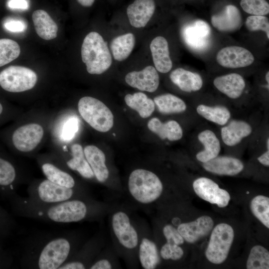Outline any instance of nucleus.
<instances>
[{"instance_id":"13","label":"nucleus","mask_w":269,"mask_h":269,"mask_svg":"<svg viewBox=\"0 0 269 269\" xmlns=\"http://www.w3.org/2000/svg\"><path fill=\"white\" fill-rule=\"evenodd\" d=\"M21 183L20 172L16 164L0 152V194L9 199L16 193Z\"/></svg>"},{"instance_id":"26","label":"nucleus","mask_w":269,"mask_h":269,"mask_svg":"<svg viewBox=\"0 0 269 269\" xmlns=\"http://www.w3.org/2000/svg\"><path fill=\"white\" fill-rule=\"evenodd\" d=\"M252 126L242 120H234L224 125L221 130V136L223 142L227 146H233L252 133Z\"/></svg>"},{"instance_id":"52","label":"nucleus","mask_w":269,"mask_h":269,"mask_svg":"<svg viewBox=\"0 0 269 269\" xmlns=\"http://www.w3.org/2000/svg\"><path fill=\"white\" fill-rule=\"evenodd\" d=\"M265 78H266V82L268 83V85L269 86V71H268V72L266 73Z\"/></svg>"},{"instance_id":"12","label":"nucleus","mask_w":269,"mask_h":269,"mask_svg":"<svg viewBox=\"0 0 269 269\" xmlns=\"http://www.w3.org/2000/svg\"><path fill=\"white\" fill-rule=\"evenodd\" d=\"M105 245L103 235L98 233L84 242L75 254L59 269H88Z\"/></svg>"},{"instance_id":"23","label":"nucleus","mask_w":269,"mask_h":269,"mask_svg":"<svg viewBox=\"0 0 269 269\" xmlns=\"http://www.w3.org/2000/svg\"><path fill=\"white\" fill-rule=\"evenodd\" d=\"M212 25L221 32H232L239 29L242 18L238 8L233 5H226L219 13L212 16Z\"/></svg>"},{"instance_id":"44","label":"nucleus","mask_w":269,"mask_h":269,"mask_svg":"<svg viewBox=\"0 0 269 269\" xmlns=\"http://www.w3.org/2000/svg\"><path fill=\"white\" fill-rule=\"evenodd\" d=\"M162 233L165 239V243L181 246L184 242L183 238L176 228L170 223L166 224L162 227Z\"/></svg>"},{"instance_id":"11","label":"nucleus","mask_w":269,"mask_h":269,"mask_svg":"<svg viewBox=\"0 0 269 269\" xmlns=\"http://www.w3.org/2000/svg\"><path fill=\"white\" fill-rule=\"evenodd\" d=\"M136 223L139 232L138 264L144 269H156L161 260L158 247L150 234L146 223L142 220H137Z\"/></svg>"},{"instance_id":"40","label":"nucleus","mask_w":269,"mask_h":269,"mask_svg":"<svg viewBox=\"0 0 269 269\" xmlns=\"http://www.w3.org/2000/svg\"><path fill=\"white\" fill-rule=\"evenodd\" d=\"M240 5L247 13L254 15H265L269 12V4L266 0H241Z\"/></svg>"},{"instance_id":"3","label":"nucleus","mask_w":269,"mask_h":269,"mask_svg":"<svg viewBox=\"0 0 269 269\" xmlns=\"http://www.w3.org/2000/svg\"><path fill=\"white\" fill-rule=\"evenodd\" d=\"M109 213L113 248L128 267L136 268L139 264L137 258L139 232L136 221L123 207H112Z\"/></svg>"},{"instance_id":"41","label":"nucleus","mask_w":269,"mask_h":269,"mask_svg":"<svg viewBox=\"0 0 269 269\" xmlns=\"http://www.w3.org/2000/svg\"><path fill=\"white\" fill-rule=\"evenodd\" d=\"M16 225L12 217L0 205V241L8 237L13 231Z\"/></svg>"},{"instance_id":"30","label":"nucleus","mask_w":269,"mask_h":269,"mask_svg":"<svg viewBox=\"0 0 269 269\" xmlns=\"http://www.w3.org/2000/svg\"><path fill=\"white\" fill-rule=\"evenodd\" d=\"M198 139L204 147V149L196 155V158L199 161L204 163L218 156L221 150V144L212 131H202L198 134Z\"/></svg>"},{"instance_id":"15","label":"nucleus","mask_w":269,"mask_h":269,"mask_svg":"<svg viewBox=\"0 0 269 269\" xmlns=\"http://www.w3.org/2000/svg\"><path fill=\"white\" fill-rule=\"evenodd\" d=\"M211 33L210 26L202 20L189 23L182 30V35L186 44L196 50H203L208 47Z\"/></svg>"},{"instance_id":"29","label":"nucleus","mask_w":269,"mask_h":269,"mask_svg":"<svg viewBox=\"0 0 269 269\" xmlns=\"http://www.w3.org/2000/svg\"><path fill=\"white\" fill-rule=\"evenodd\" d=\"M148 129L161 139L170 141L180 140L183 136V130L179 124L174 120L162 123L157 118L150 119L147 123Z\"/></svg>"},{"instance_id":"53","label":"nucleus","mask_w":269,"mask_h":269,"mask_svg":"<svg viewBox=\"0 0 269 269\" xmlns=\"http://www.w3.org/2000/svg\"><path fill=\"white\" fill-rule=\"evenodd\" d=\"M267 148L268 150H269V138L268 137L266 141Z\"/></svg>"},{"instance_id":"31","label":"nucleus","mask_w":269,"mask_h":269,"mask_svg":"<svg viewBox=\"0 0 269 269\" xmlns=\"http://www.w3.org/2000/svg\"><path fill=\"white\" fill-rule=\"evenodd\" d=\"M32 19L36 33L44 40H51L57 37L58 26L48 13L42 9L34 11Z\"/></svg>"},{"instance_id":"4","label":"nucleus","mask_w":269,"mask_h":269,"mask_svg":"<svg viewBox=\"0 0 269 269\" xmlns=\"http://www.w3.org/2000/svg\"><path fill=\"white\" fill-rule=\"evenodd\" d=\"M163 190V184L157 174L148 169L137 168L130 174L126 191L135 203L147 206L160 198Z\"/></svg>"},{"instance_id":"28","label":"nucleus","mask_w":269,"mask_h":269,"mask_svg":"<svg viewBox=\"0 0 269 269\" xmlns=\"http://www.w3.org/2000/svg\"><path fill=\"white\" fill-rule=\"evenodd\" d=\"M65 163L68 168L77 172L83 178L90 180L95 179L80 144L75 143L71 146V156L65 160Z\"/></svg>"},{"instance_id":"17","label":"nucleus","mask_w":269,"mask_h":269,"mask_svg":"<svg viewBox=\"0 0 269 269\" xmlns=\"http://www.w3.org/2000/svg\"><path fill=\"white\" fill-rule=\"evenodd\" d=\"M254 60V56L249 50L238 46L224 47L216 56L218 64L228 68L245 67L251 65Z\"/></svg>"},{"instance_id":"1","label":"nucleus","mask_w":269,"mask_h":269,"mask_svg":"<svg viewBox=\"0 0 269 269\" xmlns=\"http://www.w3.org/2000/svg\"><path fill=\"white\" fill-rule=\"evenodd\" d=\"M8 200L13 212L18 216L60 224L99 220L112 208L92 197L40 204L16 193Z\"/></svg>"},{"instance_id":"45","label":"nucleus","mask_w":269,"mask_h":269,"mask_svg":"<svg viewBox=\"0 0 269 269\" xmlns=\"http://www.w3.org/2000/svg\"><path fill=\"white\" fill-rule=\"evenodd\" d=\"M79 122L75 117L68 119L64 124L61 130V137L65 140L71 139L77 132Z\"/></svg>"},{"instance_id":"27","label":"nucleus","mask_w":269,"mask_h":269,"mask_svg":"<svg viewBox=\"0 0 269 269\" xmlns=\"http://www.w3.org/2000/svg\"><path fill=\"white\" fill-rule=\"evenodd\" d=\"M169 77L173 83L185 92L198 91L203 86V80L199 74L182 68L172 71Z\"/></svg>"},{"instance_id":"21","label":"nucleus","mask_w":269,"mask_h":269,"mask_svg":"<svg viewBox=\"0 0 269 269\" xmlns=\"http://www.w3.org/2000/svg\"><path fill=\"white\" fill-rule=\"evenodd\" d=\"M83 150L95 179L100 183L107 184L110 173L106 164V157L104 152L93 145L86 146Z\"/></svg>"},{"instance_id":"43","label":"nucleus","mask_w":269,"mask_h":269,"mask_svg":"<svg viewBox=\"0 0 269 269\" xmlns=\"http://www.w3.org/2000/svg\"><path fill=\"white\" fill-rule=\"evenodd\" d=\"M159 252L161 260L162 259L165 261H178L184 255L183 250L180 246L167 243H164L162 245Z\"/></svg>"},{"instance_id":"22","label":"nucleus","mask_w":269,"mask_h":269,"mask_svg":"<svg viewBox=\"0 0 269 269\" xmlns=\"http://www.w3.org/2000/svg\"><path fill=\"white\" fill-rule=\"evenodd\" d=\"M203 163V167L206 171L220 175H235L244 168L241 160L229 156H217Z\"/></svg>"},{"instance_id":"47","label":"nucleus","mask_w":269,"mask_h":269,"mask_svg":"<svg viewBox=\"0 0 269 269\" xmlns=\"http://www.w3.org/2000/svg\"><path fill=\"white\" fill-rule=\"evenodd\" d=\"M4 26L7 30L13 32H22L27 27L24 22L18 20L7 21L4 23Z\"/></svg>"},{"instance_id":"25","label":"nucleus","mask_w":269,"mask_h":269,"mask_svg":"<svg viewBox=\"0 0 269 269\" xmlns=\"http://www.w3.org/2000/svg\"><path fill=\"white\" fill-rule=\"evenodd\" d=\"M150 49L156 70L161 73L169 72L172 67V62L166 39L162 36L155 37L150 44Z\"/></svg>"},{"instance_id":"32","label":"nucleus","mask_w":269,"mask_h":269,"mask_svg":"<svg viewBox=\"0 0 269 269\" xmlns=\"http://www.w3.org/2000/svg\"><path fill=\"white\" fill-rule=\"evenodd\" d=\"M125 101L130 108L136 111L142 118L150 116L155 109L154 101L142 92L126 95Z\"/></svg>"},{"instance_id":"16","label":"nucleus","mask_w":269,"mask_h":269,"mask_svg":"<svg viewBox=\"0 0 269 269\" xmlns=\"http://www.w3.org/2000/svg\"><path fill=\"white\" fill-rule=\"evenodd\" d=\"M39 163L42 173L49 181L68 188L87 190L59 163L49 159H40Z\"/></svg>"},{"instance_id":"50","label":"nucleus","mask_w":269,"mask_h":269,"mask_svg":"<svg viewBox=\"0 0 269 269\" xmlns=\"http://www.w3.org/2000/svg\"><path fill=\"white\" fill-rule=\"evenodd\" d=\"M8 110L6 106L0 101V122L4 120L8 116Z\"/></svg>"},{"instance_id":"2","label":"nucleus","mask_w":269,"mask_h":269,"mask_svg":"<svg viewBox=\"0 0 269 269\" xmlns=\"http://www.w3.org/2000/svg\"><path fill=\"white\" fill-rule=\"evenodd\" d=\"M84 242L76 231H39L25 240L20 263L21 268L59 269L70 260Z\"/></svg>"},{"instance_id":"9","label":"nucleus","mask_w":269,"mask_h":269,"mask_svg":"<svg viewBox=\"0 0 269 269\" xmlns=\"http://www.w3.org/2000/svg\"><path fill=\"white\" fill-rule=\"evenodd\" d=\"M37 81L36 73L23 66H10L0 72V87L9 93H20L30 90Z\"/></svg>"},{"instance_id":"42","label":"nucleus","mask_w":269,"mask_h":269,"mask_svg":"<svg viewBox=\"0 0 269 269\" xmlns=\"http://www.w3.org/2000/svg\"><path fill=\"white\" fill-rule=\"evenodd\" d=\"M245 24L251 31H264L269 39V21L264 15H251L246 19Z\"/></svg>"},{"instance_id":"24","label":"nucleus","mask_w":269,"mask_h":269,"mask_svg":"<svg viewBox=\"0 0 269 269\" xmlns=\"http://www.w3.org/2000/svg\"><path fill=\"white\" fill-rule=\"evenodd\" d=\"M213 84L220 92L232 99L239 98L246 87L243 77L235 73L216 77Z\"/></svg>"},{"instance_id":"19","label":"nucleus","mask_w":269,"mask_h":269,"mask_svg":"<svg viewBox=\"0 0 269 269\" xmlns=\"http://www.w3.org/2000/svg\"><path fill=\"white\" fill-rule=\"evenodd\" d=\"M125 81L133 88L152 93L158 87L159 77L154 67L147 66L141 71H134L128 73L125 77Z\"/></svg>"},{"instance_id":"6","label":"nucleus","mask_w":269,"mask_h":269,"mask_svg":"<svg viewBox=\"0 0 269 269\" xmlns=\"http://www.w3.org/2000/svg\"><path fill=\"white\" fill-rule=\"evenodd\" d=\"M81 53L89 74H102L112 65V56L107 43L97 32H91L84 38Z\"/></svg>"},{"instance_id":"34","label":"nucleus","mask_w":269,"mask_h":269,"mask_svg":"<svg viewBox=\"0 0 269 269\" xmlns=\"http://www.w3.org/2000/svg\"><path fill=\"white\" fill-rule=\"evenodd\" d=\"M196 112L205 119L222 126L228 123L231 116L230 110L223 106L200 104L196 107Z\"/></svg>"},{"instance_id":"7","label":"nucleus","mask_w":269,"mask_h":269,"mask_svg":"<svg viewBox=\"0 0 269 269\" xmlns=\"http://www.w3.org/2000/svg\"><path fill=\"white\" fill-rule=\"evenodd\" d=\"M78 112L83 120L95 130L105 133L114 125V116L109 108L99 100L89 96L81 98Z\"/></svg>"},{"instance_id":"5","label":"nucleus","mask_w":269,"mask_h":269,"mask_svg":"<svg viewBox=\"0 0 269 269\" xmlns=\"http://www.w3.org/2000/svg\"><path fill=\"white\" fill-rule=\"evenodd\" d=\"M30 201L40 204H51L75 198L92 197L89 190L64 187L46 179H36L27 188Z\"/></svg>"},{"instance_id":"37","label":"nucleus","mask_w":269,"mask_h":269,"mask_svg":"<svg viewBox=\"0 0 269 269\" xmlns=\"http://www.w3.org/2000/svg\"><path fill=\"white\" fill-rule=\"evenodd\" d=\"M246 267L248 269H269V251L262 246L253 247L249 254Z\"/></svg>"},{"instance_id":"46","label":"nucleus","mask_w":269,"mask_h":269,"mask_svg":"<svg viewBox=\"0 0 269 269\" xmlns=\"http://www.w3.org/2000/svg\"><path fill=\"white\" fill-rule=\"evenodd\" d=\"M13 261L12 254L3 247L2 241H0V269H8Z\"/></svg>"},{"instance_id":"48","label":"nucleus","mask_w":269,"mask_h":269,"mask_svg":"<svg viewBox=\"0 0 269 269\" xmlns=\"http://www.w3.org/2000/svg\"><path fill=\"white\" fill-rule=\"evenodd\" d=\"M10 8L15 9H26L28 4L25 0H10L8 3Z\"/></svg>"},{"instance_id":"36","label":"nucleus","mask_w":269,"mask_h":269,"mask_svg":"<svg viewBox=\"0 0 269 269\" xmlns=\"http://www.w3.org/2000/svg\"><path fill=\"white\" fill-rule=\"evenodd\" d=\"M117 255L114 248L104 247L92 263L89 269L121 268Z\"/></svg>"},{"instance_id":"20","label":"nucleus","mask_w":269,"mask_h":269,"mask_svg":"<svg viewBox=\"0 0 269 269\" xmlns=\"http://www.w3.org/2000/svg\"><path fill=\"white\" fill-rule=\"evenodd\" d=\"M155 9L154 0H135L127 9L130 24L135 28L144 27L152 16Z\"/></svg>"},{"instance_id":"33","label":"nucleus","mask_w":269,"mask_h":269,"mask_svg":"<svg viewBox=\"0 0 269 269\" xmlns=\"http://www.w3.org/2000/svg\"><path fill=\"white\" fill-rule=\"evenodd\" d=\"M135 45V37L132 33L121 35L114 38L110 48L114 58L118 61L126 59L131 54Z\"/></svg>"},{"instance_id":"14","label":"nucleus","mask_w":269,"mask_h":269,"mask_svg":"<svg viewBox=\"0 0 269 269\" xmlns=\"http://www.w3.org/2000/svg\"><path fill=\"white\" fill-rule=\"evenodd\" d=\"M195 193L201 199L211 204H217L219 207H226L231 199L229 193L221 189L212 179L207 177H200L193 183Z\"/></svg>"},{"instance_id":"10","label":"nucleus","mask_w":269,"mask_h":269,"mask_svg":"<svg viewBox=\"0 0 269 269\" xmlns=\"http://www.w3.org/2000/svg\"><path fill=\"white\" fill-rule=\"evenodd\" d=\"M44 135L43 127L31 123L16 128L8 135V141L16 151L29 153L34 151Z\"/></svg>"},{"instance_id":"51","label":"nucleus","mask_w":269,"mask_h":269,"mask_svg":"<svg viewBox=\"0 0 269 269\" xmlns=\"http://www.w3.org/2000/svg\"><path fill=\"white\" fill-rule=\"evenodd\" d=\"M79 3L85 7H90L93 5L95 0H77Z\"/></svg>"},{"instance_id":"39","label":"nucleus","mask_w":269,"mask_h":269,"mask_svg":"<svg viewBox=\"0 0 269 269\" xmlns=\"http://www.w3.org/2000/svg\"><path fill=\"white\" fill-rule=\"evenodd\" d=\"M20 53V47L16 41L7 38L0 39V67L15 59Z\"/></svg>"},{"instance_id":"38","label":"nucleus","mask_w":269,"mask_h":269,"mask_svg":"<svg viewBox=\"0 0 269 269\" xmlns=\"http://www.w3.org/2000/svg\"><path fill=\"white\" fill-rule=\"evenodd\" d=\"M250 208L254 215L269 228V198L264 195L255 196L251 201Z\"/></svg>"},{"instance_id":"35","label":"nucleus","mask_w":269,"mask_h":269,"mask_svg":"<svg viewBox=\"0 0 269 269\" xmlns=\"http://www.w3.org/2000/svg\"><path fill=\"white\" fill-rule=\"evenodd\" d=\"M153 101L159 112L164 114L181 113L187 109V105L183 100L171 94L157 96Z\"/></svg>"},{"instance_id":"49","label":"nucleus","mask_w":269,"mask_h":269,"mask_svg":"<svg viewBox=\"0 0 269 269\" xmlns=\"http://www.w3.org/2000/svg\"><path fill=\"white\" fill-rule=\"evenodd\" d=\"M258 160L262 164L268 167L269 166V150H267L263 154L258 157Z\"/></svg>"},{"instance_id":"8","label":"nucleus","mask_w":269,"mask_h":269,"mask_svg":"<svg viewBox=\"0 0 269 269\" xmlns=\"http://www.w3.org/2000/svg\"><path fill=\"white\" fill-rule=\"evenodd\" d=\"M234 238V231L230 225H217L212 230L205 252L207 260L214 264L223 263L228 257Z\"/></svg>"},{"instance_id":"18","label":"nucleus","mask_w":269,"mask_h":269,"mask_svg":"<svg viewBox=\"0 0 269 269\" xmlns=\"http://www.w3.org/2000/svg\"><path fill=\"white\" fill-rule=\"evenodd\" d=\"M173 225L184 241L193 243L209 234L213 227L214 221L210 216L204 215L192 222Z\"/></svg>"}]
</instances>
